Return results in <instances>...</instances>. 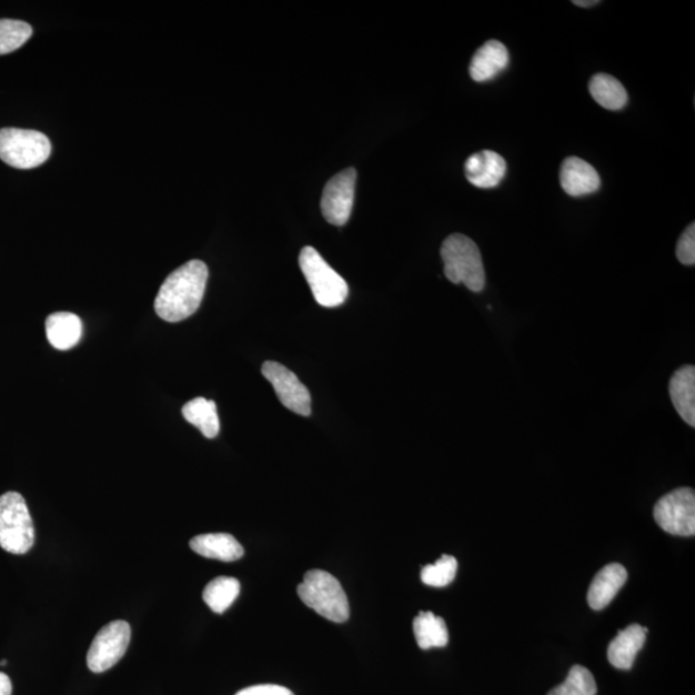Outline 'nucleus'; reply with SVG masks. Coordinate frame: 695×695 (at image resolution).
<instances>
[{
  "label": "nucleus",
  "mask_w": 695,
  "mask_h": 695,
  "mask_svg": "<svg viewBox=\"0 0 695 695\" xmlns=\"http://www.w3.org/2000/svg\"><path fill=\"white\" fill-rule=\"evenodd\" d=\"M32 36L29 23L3 19L0 20V56L18 51Z\"/></svg>",
  "instance_id": "24"
},
{
  "label": "nucleus",
  "mask_w": 695,
  "mask_h": 695,
  "mask_svg": "<svg viewBox=\"0 0 695 695\" xmlns=\"http://www.w3.org/2000/svg\"><path fill=\"white\" fill-rule=\"evenodd\" d=\"M7 664H8V662L6 659L0 662V666H6Z\"/></svg>",
  "instance_id": "30"
},
{
  "label": "nucleus",
  "mask_w": 695,
  "mask_h": 695,
  "mask_svg": "<svg viewBox=\"0 0 695 695\" xmlns=\"http://www.w3.org/2000/svg\"><path fill=\"white\" fill-rule=\"evenodd\" d=\"M0 695H12L11 678L4 673H0Z\"/></svg>",
  "instance_id": "28"
},
{
  "label": "nucleus",
  "mask_w": 695,
  "mask_h": 695,
  "mask_svg": "<svg viewBox=\"0 0 695 695\" xmlns=\"http://www.w3.org/2000/svg\"><path fill=\"white\" fill-rule=\"evenodd\" d=\"M676 256L678 262L684 265H694L695 263V224L692 223L684 231L682 238L677 241Z\"/></svg>",
  "instance_id": "26"
},
{
  "label": "nucleus",
  "mask_w": 695,
  "mask_h": 695,
  "mask_svg": "<svg viewBox=\"0 0 695 695\" xmlns=\"http://www.w3.org/2000/svg\"><path fill=\"white\" fill-rule=\"evenodd\" d=\"M561 184L567 195L580 198L600 190L601 177L587 161L572 157L563 161Z\"/></svg>",
  "instance_id": "12"
},
{
  "label": "nucleus",
  "mask_w": 695,
  "mask_h": 695,
  "mask_svg": "<svg viewBox=\"0 0 695 695\" xmlns=\"http://www.w3.org/2000/svg\"><path fill=\"white\" fill-rule=\"evenodd\" d=\"M236 695H294L285 686L263 684L249 686V688L240 691Z\"/></svg>",
  "instance_id": "27"
},
{
  "label": "nucleus",
  "mask_w": 695,
  "mask_h": 695,
  "mask_svg": "<svg viewBox=\"0 0 695 695\" xmlns=\"http://www.w3.org/2000/svg\"><path fill=\"white\" fill-rule=\"evenodd\" d=\"M467 181L479 189H495L506 174V161L495 151L483 150L466 160Z\"/></svg>",
  "instance_id": "11"
},
{
  "label": "nucleus",
  "mask_w": 695,
  "mask_h": 695,
  "mask_svg": "<svg viewBox=\"0 0 695 695\" xmlns=\"http://www.w3.org/2000/svg\"><path fill=\"white\" fill-rule=\"evenodd\" d=\"M298 594L302 602L320 616L336 624L350 618V603L344 588L333 575L321 570L306 572Z\"/></svg>",
  "instance_id": "3"
},
{
  "label": "nucleus",
  "mask_w": 695,
  "mask_h": 695,
  "mask_svg": "<svg viewBox=\"0 0 695 695\" xmlns=\"http://www.w3.org/2000/svg\"><path fill=\"white\" fill-rule=\"evenodd\" d=\"M299 265H301L312 294L320 305L335 309L346 301L348 294H350L346 281L331 269L316 249L305 246L299 254Z\"/></svg>",
  "instance_id": "6"
},
{
  "label": "nucleus",
  "mask_w": 695,
  "mask_h": 695,
  "mask_svg": "<svg viewBox=\"0 0 695 695\" xmlns=\"http://www.w3.org/2000/svg\"><path fill=\"white\" fill-rule=\"evenodd\" d=\"M414 633L420 648H443L449 644V629L442 617L433 612H420L414 620Z\"/></svg>",
  "instance_id": "19"
},
{
  "label": "nucleus",
  "mask_w": 695,
  "mask_h": 695,
  "mask_svg": "<svg viewBox=\"0 0 695 695\" xmlns=\"http://www.w3.org/2000/svg\"><path fill=\"white\" fill-rule=\"evenodd\" d=\"M457 561L454 556L443 555L434 564H427L422 571V581L427 586L444 587L455 580Z\"/></svg>",
  "instance_id": "25"
},
{
  "label": "nucleus",
  "mask_w": 695,
  "mask_h": 695,
  "mask_svg": "<svg viewBox=\"0 0 695 695\" xmlns=\"http://www.w3.org/2000/svg\"><path fill=\"white\" fill-rule=\"evenodd\" d=\"M669 397L684 422L695 426V369L686 365L669 380Z\"/></svg>",
  "instance_id": "17"
},
{
  "label": "nucleus",
  "mask_w": 695,
  "mask_h": 695,
  "mask_svg": "<svg viewBox=\"0 0 695 695\" xmlns=\"http://www.w3.org/2000/svg\"><path fill=\"white\" fill-rule=\"evenodd\" d=\"M600 3V0H587V2H582V0H578L577 2V0H575V2H573V4H576L578 7H592Z\"/></svg>",
  "instance_id": "29"
},
{
  "label": "nucleus",
  "mask_w": 695,
  "mask_h": 695,
  "mask_svg": "<svg viewBox=\"0 0 695 695\" xmlns=\"http://www.w3.org/2000/svg\"><path fill=\"white\" fill-rule=\"evenodd\" d=\"M627 571L624 565L611 563L596 573L592 586L588 588L587 602L594 611H602L608 607L616 597L620 590L627 581Z\"/></svg>",
  "instance_id": "13"
},
{
  "label": "nucleus",
  "mask_w": 695,
  "mask_h": 695,
  "mask_svg": "<svg viewBox=\"0 0 695 695\" xmlns=\"http://www.w3.org/2000/svg\"><path fill=\"white\" fill-rule=\"evenodd\" d=\"M355 181H357V172L354 168H350L331 178L323 189L321 210L330 224L341 228L350 221L354 204Z\"/></svg>",
  "instance_id": "9"
},
{
  "label": "nucleus",
  "mask_w": 695,
  "mask_h": 695,
  "mask_svg": "<svg viewBox=\"0 0 695 695\" xmlns=\"http://www.w3.org/2000/svg\"><path fill=\"white\" fill-rule=\"evenodd\" d=\"M654 520L669 535L691 537L695 533V493L677 488L658 500Z\"/></svg>",
  "instance_id": "7"
},
{
  "label": "nucleus",
  "mask_w": 695,
  "mask_h": 695,
  "mask_svg": "<svg viewBox=\"0 0 695 695\" xmlns=\"http://www.w3.org/2000/svg\"><path fill=\"white\" fill-rule=\"evenodd\" d=\"M46 333L56 350L68 351L82 339L83 323L74 313H52L46 320Z\"/></svg>",
  "instance_id": "18"
},
{
  "label": "nucleus",
  "mask_w": 695,
  "mask_h": 695,
  "mask_svg": "<svg viewBox=\"0 0 695 695\" xmlns=\"http://www.w3.org/2000/svg\"><path fill=\"white\" fill-rule=\"evenodd\" d=\"M132 629L125 621H114L101 628L87 654L88 668L94 674L114 667L124 657Z\"/></svg>",
  "instance_id": "8"
},
{
  "label": "nucleus",
  "mask_w": 695,
  "mask_h": 695,
  "mask_svg": "<svg viewBox=\"0 0 695 695\" xmlns=\"http://www.w3.org/2000/svg\"><path fill=\"white\" fill-rule=\"evenodd\" d=\"M595 678L584 666H573L567 678L547 695H596Z\"/></svg>",
  "instance_id": "23"
},
{
  "label": "nucleus",
  "mask_w": 695,
  "mask_h": 695,
  "mask_svg": "<svg viewBox=\"0 0 695 695\" xmlns=\"http://www.w3.org/2000/svg\"><path fill=\"white\" fill-rule=\"evenodd\" d=\"M241 585L233 577H216L207 585L203 600L214 613L222 614L238 600Z\"/></svg>",
  "instance_id": "22"
},
{
  "label": "nucleus",
  "mask_w": 695,
  "mask_h": 695,
  "mask_svg": "<svg viewBox=\"0 0 695 695\" xmlns=\"http://www.w3.org/2000/svg\"><path fill=\"white\" fill-rule=\"evenodd\" d=\"M209 270L204 262L190 261L169 274L155 299V311L167 322L192 316L203 302Z\"/></svg>",
  "instance_id": "1"
},
{
  "label": "nucleus",
  "mask_w": 695,
  "mask_h": 695,
  "mask_svg": "<svg viewBox=\"0 0 695 695\" xmlns=\"http://www.w3.org/2000/svg\"><path fill=\"white\" fill-rule=\"evenodd\" d=\"M197 554L221 562H236L244 556V547L230 533H205L190 541Z\"/></svg>",
  "instance_id": "15"
},
{
  "label": "nucleus",
  "mask_w": 695,
  "mask_h": 695,
  "mask_svg": "<svg viewBox=\"0 0 695 695\" xmlns=\"http://www.w3.org/2000/svg\"><path fill=\"white\" fill-rule=\"evenodd\" d=\"M52 145L42 132L30 129H0V160L16 169H34L50 158Z\"/></svg>",
  "instance_id": "5"
},
{
  "label": "nucleus",
  "mask_w": 695,
  "mask_h": 695,
  "mask_svg": "<svg viewBox=\"0 0 695 695\" xmlns=\"http://www.w3.org/2000/svg\"><path fill=\"white\" fill-rule=\"evenodd\" d=\"M182 415L190 424L195 425L207 439L213 440L220 434L221 423L214 401L204 397L192 400L183 406Z\"/></svg>",
  "instance_id": "20"
},
{
  "label": "nucleus",
  "mask_w": 695,
  "mask_h": 695,
  "mask_svg": "<svg viewBox=\"0 0 695 695\" xmlns=\"http://www.w3.org/2000/svg\"><path fill=\"white\" fill-rule=\"evenodd\" d=\"M648 629L641 625H629L613 638L608 646V659L613 667L632 669L637 653L642 651Z\"/></svg>",
  "instance_id": "14"
},
{
  "label": "nucleus",
  "mask_w": 695,
  "mask_h": 695,
  "mask_svg": "<svg viewBox=\"0 0 695 695\" xmlns=\"http://www.w3.org/2000/svg\"><path fill=\"white\" fill-rule=\"evenodd\" d=\"M262 374L272 384L282 405L298 415H311V394L293 371L279 362L266 361L263 363Z\"/></svg>",
  "instance_id": "10"
},
{
  "label": "nucleus",
  "mask_w": 695,
  "mask_h": 695,
  "mask_svg": "<svg viewBox=\"0 0 695 695\" xmlns=\"http://www.w3.org/2000/svg\"><path fill=\"white\" fill-rule=\"evenodd\" d=\"M507 64V48L498 40H488L473 56L469 71L474 82L483 83L496 78Z\"/></svg>",
  "instance_id": "16"
},
{
  "label": "nucleus",
  "mask_w": 695,
  "mask_h": 695,
  "mask_svg": "<svg viewBox=\"0 0 695 695\" xmlns=\"http://www.w3.org/2000/svg\"><path fill=\"white\" fill-rule=\"evenodd\" d=\"M36 543V528L26 498L19 492L0 496V547L7 553L23 555Z\"/></svg>",
  "instance_id": "4"
},
{
  "label": "nucleus",
  "mask_w": 695,
  "mask_h": 695,
  "mask_svg": "<svg viewBox=\"0 0 695 695\" xmlns=\"http://www.w3.org/2000/svg\"><path fill=\"white\" fill-rule=\"evenodd\" d=\"M590 94L602 108L618 111L626 107L628 95L620 80L608 74H597L590 80Z\"/></svg>",
  "instance_id": "21"
},
{
  "label": "nucleus",
  "mask_w": 695,
  "mask_h": 695,
  "mask_svg": "<svg viewBox=\"0 0 695 695\" xmlns=\"http://www.w3.org/2000/svg\"><path fill=\"white\" fill-rule=\"evenodd\" d=\"M441 256L444 274L452 284H464L474 293H481L486 286L481 250L472 239L462 233L451 234L443 241Z\"/></svg>",
  "instance_id": "2"
}]
</instances>
